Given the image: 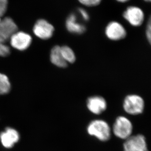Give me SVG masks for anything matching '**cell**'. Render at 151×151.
<instances>
[{"label": "cell", "mask_w": 151, "mask_h": 151, "mask_svg": "<svg viewBox=\"0 0 151 151\" xmlns=\"http://www.w3.org/2000/svg\"><path fill=\"white\" fill-rule=\"evenodd\" d=\"M54 32V27L44 19L38 20L33 27V32L35 35L44 40L50 38Z\"/></svg>", "instance_id": "7"}, {"label": "cell", "mask_w": 151, "mask_h": 151, "mask_svg": "<svg viewBox=\"0 0 151 151\" xmlns=\"http://www.w3.org/2000/svg\"><path fill=\"white\" fill-rule=\"evenodd\" d=\"M127 22L133 27H139L142 24L144 20V14L139 7L130 6L127 7L123 14Z\"/></svg>", "instance_id": "4"}, {"label": "cell", "mask_w": 151, "mask_h": 151, "mask_svg": "<svg viewBox=\"0 0 151 151\" xmlns=\"http://www.w3.org/2000/svg\"><path fill=\"white\" fill-rule=\"evenodd\" d=\"M106 35L112 41H118L125 38L127 32L125 27L117 22L112 21L107 24L105 29Z\"/></svg>", "instance_id": "8"}, {"label": "cell", "mask_w": 151, "mask_h": 151, "mask_svg": "<svg viewBox=\"0 0 151 151\" xmlns=\"http://www.w3.org/2000/svg\"><path fill=\"white\" fill-rule=\"evenodd\" d=\"M116 1H118V2H120V3H125V2H127L129 0H116Z\"/></svg>", "instance_id": "21"}, {"label": "cell", "mask_w": 151, "mask_h": 151, "mask_svg": "<svg viewBox=\"0 0 151 151\" xmlns=\"http://www.w3.org/2000/svg\"><path fill=\"white\" fill-rule=\"evenodd\" d=\"M81 4L87 6H95L101 3L102 0H78Z\"/></svg>", "instance_id": "17"}, {"label": "cell", "mask_w": 151, "mask_h": 151, "mask_svg": "<svg viewBox=\"0 0 151 151\" xmlns=\"http://www.w3.org/2000/svg\"><path fill=\"white\" fill-rule=\"evenodd\" d=\"M151 19H149L148 22V24L147 25V29H146V36L148 40L149 43H151Z\"/></svg>", "instance_id": "20"}, {"label": "cell", "mask_w": 151, "mask_h": 151, "mask_svg": "<svg viewBox=\"0 0 151 151\" xmlns=\"http://www.w3.org/2000/svg\"><path fill=\"white\" fill-rule=\"evenodd\" d=\"M61 53L67 63H73L76 61V54L70 47L67 46L61 47Z\"/></svg>", "instance_id": "14"}, {"label": "cell", "mask_w": 151, "mask_h": 151, "mask_svg": "<svg viewBox=\"0 0 151 151\" xmlns=\"http://www.w3.org/2000/svg\"><path fill=\"white\" fill-rule=\"evenodd\" d=\"M133 125L128 118L124 116L116 118L113 127V132L116 137L126 139L131 137Z\"/></svg>", "instance_id": "3"}, {"label": "cell", "mask_w": 151, "mask_h": 151, "mask_svg": "<svg viewBox=\"0 0 151 151\" xmlns=\"http://www.w3.org/2000/svg\"><path fill=\"white\" fill-rule=\"evenodd\" d=\"M87 106L91 113L96 114H100L107 108V103L103 97L100 96H94L88 99Z\"/></svg>", "instance_id": "10"}, {"label": "cell", "mask_w": 151, "mask_h": 151, "mask_svg": "<svg viewBox=\"0 0 151 151\" xmlns=\"http://www.w3.org/2000/svg\"><path fill=\"white\" fill-rule=\"evenodd\" d=\"M88 134L100 141H108L111 137V129L108 124L102 120L91 121L87 128Z\"/></svg>", "instance_id": "1"}, {"label": "cell", "mask_w": 151, "mask_h": 151, "mask_svg": "<svg viewBox=\"0 0 151 151\" xmlns=\"http://www.w3.org/2000/svg\"><path fill=\"white\" fill-rule=\"evenodd\" d=\"M78 12L80 13V14L81 15L82 18L85 21H88L89 20V19H90L89 15L85 9H82V8H79L78 9Z\"/></svg>", "instance_id": "19"}, {"label": "cell", "mask_w": 151, "mask_h": 151, "mask_svg": "<svg viewBox=\"0 0 151 151\" xmlns=\"http://www.w3.org/2000/svg\"><path fill=\"white\" fill-rule=\"evenodd\" d=\"M10 88L11 85L7 76L0 73V95L9 93Z\"/></svg>", "instance_id": "15"}, {"label": "cell", "mask_w": 151, "mask_h": 151, "mask_svg": "<svg viewBox=\"0 0 151 151\" xmlns=\"http://www.w3.org/2000/svg\"><path fill=\"white\" fill-rule=\"evenodd\" d=\"M123 108L129 114H139L144 110V101L140 96L135 94L129 95L124 99Z\"/></svg>", "instance_id": "2"}, {"label": "cell", "mask_w": 151, "mask_h": 151, "mask_svg": "<svg viewBox=\"0 0 151 151\" xmlns=\"http://www.w3.org/2000/svg\"><path fill=\"white\" fill-rule=\"evenodd\" d=\"M50 59L51 63L58 67L65 68L68 66V63L63 58L61 53V47L54 46L50 52Z\"/></svg>", "instance_id": "13"}, {"label": "cell", "mask_w": 151, "mask_h": 151, "mask_svg": "<svg viewBox=\"0 0 151 151\" xmlns=\"http://www.w3.org/2000/svg\"><path fill=\"white\" fill-rule=\"evenodd\" d=\"M1 16H0V22H1Z\"/></svg>", "instance_id": "23"}, {"label": "cell", "mask_w": 151, "mask_h": 151, "mask_svg": "<svg viewBox=\"0 0 151 151\" xmlns=\"http://www.w3.org/2000/svg\"><path fill=\"white\" fill-rule=\"evenodd\" d=\"M66 29L73 34H81L86 31L85 26L77 22V17L74 13L68 16L66 21Z\"/></svg>", "instance_id": "12"}, {"label": "cell", "mask_w": 151, "mask_h": 151, "mask_svg": "<svg viewBox=\"0 0 151 151\" xmlns=\"http://www.w3.org/2000/svg\"><path fill=\"white\" fill-rule=\"evenodd\" d=\"M18 31V27L12 18L6 17L0 22V42L6 43Z\"/></svg>", "instance_id": "5"}, {"label": "cell", "mask_w": 151, "mask_h": 151, "mask_svg": "<svg viewBox=\"0 0 151 151\" xmlns=\"http://www.w3.org/2000/svg\"><path fill=\"white\" fill-rule=\"evenodd\" d=\"M10 49L4 43L0 42V56L6 57L10 54Z\"/></svg>", "instance_id": "16"}, {"label": "cell", "mask_w": 151, "mask_h": 151, "mask_svg": "<svg viewBox=\"0 0 151 151\" xmlns=\"http://www.w3.org/2000/svg\"><path fill=\"white\" fill-rule=\"evenodd\" d=\"M124 151H148L144 135L137 134L126 139L123 145Z\"/></svg>", "instance_id": "6"}, {"label": "cell", "mask_w": 151, "mask_h": 151, "mask_svg": "<svg viewBox=\"0 0 151 151\" xmlns=\"http://www.w3.org/2000/svg\"><path fill=\"white\" fill-rule=\"evenodd\" d=\"M144 1H147V2H149L151 1V0H144Z\"/></svg>", "instance_id": "22"}, {"label": "cell", "mask_w": 151, "mask_h": 151, "mask_svg": "<svg viewBox=\"0 0 151 151\" xmlns=\"http://www.w3.org/2000/svg\"><path fill=\"white\" fill-rule=\"evenodd\" d=\"M18 132L14 129L7 128L6 131L1 133L0 134V139L3 145L7 148L13 147L15 143L19 140Z\"/></svg>", "instance_id": "11"}, {"label": "cell", "mask_w": 151, "mask_h": 151, "mask_svg": "<svg viewBox=\"0 0 151 151\" xmlns=\"http://www.w3.org/2000/svg\"><path fill=\"white\" fill-rule=\"evenodd\" d=\"M8 0H0V16H2L6 13L7 9Z\"/></svg>", "instance_id": "18"}, {"label": "cell", "mask_w": 151, "mask_h": 151, "mask_svg": "<svg viewBox=\"0 0 151 151\" xmlns=\"http://www.w3.org/2000/svg\"><path fill=\"white\" fill-rule=\"evenodd\" d=\"M12 47L17 50H26L30 46L32 41L31 36L23 32H18L13 34L10 39Z\"/></svg>", "instance_id": "9"}]
</instances>
